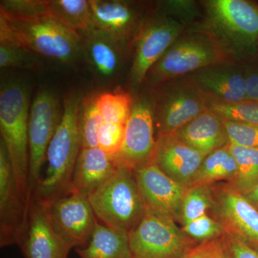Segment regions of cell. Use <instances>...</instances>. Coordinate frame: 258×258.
I'll return each instance as SVG.
<instances>
[{
	"instance_id": "obj_1",
	"label": "cell",
	"mask_w": 258,
	"mask_h": 258,
	"mask_svg": "<svg viewBox=\"0 0 258 258\" xmlns=\"http://www.w3.org/2000/svg\"><path fill=\"white\" fill-rule=\"evenodd\" d=\"M81 96L71 93L63 101L60 125L47 148L46 171L32 200L49 203L72 191L73 176L81 150L78 116Z\"/></svg>"
},
{
	"instance_id": "obj_2",
	"label": "cell",
	"mask_w": 258,
	"mask_h": 258,
	"mask_svg": "<svg viewBox=\"0 0 258 258\" xmlns=\"http://www.w3.org/2000/svg\"><path fill=\"white\" fill-rule=\"evenodd\" d=\"M30 90L20 80L2 82L0 89V131L6 147L17 186L28 204L32 198L29 191L30 151L29 115Z\"/></svg>"
},
{
	"instance_id": "obj_3",
	"label": "cell",
	"mask_w": 258,
	"mask_h": 258,
	"mask_svg": "<svg viewBox=\"0 0 258 258\" xmlns=\"http://www.w3.org/2000/svg\"><path fill=\"white\" fill-rule=\"evenodd\" d=\"M202 30L233 58L257 55L258 5L246 0H210Z\"/></svg>"
},
{
	"instance_id": "obj_4",
	"label": "cell",
	"mask_w": 258,
	"mask_h": 258,
	"mask_svg": "<svg viewBox=\"0 0 258 258\" xmlns=\"http://www.w3.org/2000/svg\"><path fill=\"white\" fill-rule=\"evenodd\" d=\"M16 42L37 55L71 63L83 55L78 32L47 15L19 20L0 15V40Z\"/></svg>"
},
{
	"instance_id": "obj_5",
	"label": "cell",
	"mask_w": 258,
	"mask_h": 258,
	"mask_svg": "<svg viewBox=\"0 0 258 258\" xmlns=\"http://www.w3.org/2000/svg\"><path fill=\"white\" fill-rule=\"evenodd\" d=\"M88 198L98 221L128 235L147 210L135 173L125 166L118 165L114 174Z\"/></svg>"
},
{
	"instance_id": "obj_6",
	"label": "cell",
	"mask_w": 258,
	"mask_h": 258,
	"mask_svg": "<svg viewBox=\"0 0 258 258\" xmlns=\"http://www.w3.org/2000/svg\"><path fill=\"white\" fill-rule=\"evenodd\" d=\"M232 60L211 36L198 30L189 35H180L151 69L144 82L155 87L166 81L189 76L203 68Z\"/></svg>"
},
{
	"instance_id": "obj_7",
	"label": "cell",
	"mask_w": 258,
	"mask_h": 258,
	"mask_svg": "<svg viewBox=\"0 0 258 258\" xmlns=\"http://www.w3.org/2000/svg\"><path fill=\"white\" fill-rule=\"evenodd\" d=\"M153 88L151 100L157 137L175 133L209 108L206 97L188 76Z\"/></svg>"
},
{
	"instance_id": "obj_8",
	"label": "cell",
	"mask_w": 258,
	"mask_h": 258,
	"mask_svg": "<svg viewBox=\"0 0 258 258\" xmlns=\"http://www.w3.org/2000/svg\"><path fill=\"white\" fill-rule=\"evenodd\" d=\"M128 241L133 258H181L198 244L174 220L149 210Z\"/></svg>"
},
{
	"instance_id": "obj_9",
	"label": "cell",
	"mask_w": 258,
	"mask_h": 258,
	"mask_svg": "<svg viewBox=\"0 0 258 258\" xmlns=\"http://www.w3.org/2000/svg\"><path fill=\"white\" fill-rule=\"evenodd\" d=\"M63 114L55 93L42 88L36 93L30 105L29 115V151H30V182L29 191L32 193L42 177V167L46 160L47 148L60 125Z\"/></svg>"
},
{
	"instance_id": "obj_10",
	"label": "cell",
	"mask_w": 258,
	"mask_h": 258,
	"mask_svg": "<svg viewBox=\"0 0 258 258\" xmlns=\"http://www.w3.org/2000/svg\"><path fill=\"white\" fill-rule=\"evenodd\" d=\"M183 26L167 15L150 16L136 40L130 81L139 86L148 73L181 35Z\"/></svg>"
},
{
	"instance_id": "obj_11",
	"label": "cell",
	"mask_w": 258,
	"mask_h": 258,
	"mask_svg": "<svg viewBox=\"0 0 258 258\" xmlns=\"http://www.w3.org/2000/svg\"><path fill=\"white\" fill-rule=\"evenodd\" d=\"M214 218L225 232L258 249V210L229 182L211 185Z\"/></svg>"
},
{
	"instance_id": "obj_12",
	"label": "cell",
	"mask_w": 258,
	"mask_h": 258,
	"mask_svg": "<svg viewBox=\"0 0 258 258\" xmlns=\"http://www.w3.org/2000/svg\"><path fill=\"white\" fill-rule=\"evenodd\" d=\"M154 132L152 100L139 98L133 103L125 124L123 145L113 157L117 165L135 171L152 162L157 143Z\"/></svg>"
},
{
	"instance_id": "obj_13",
	"label": "cell",
	"mask_w": 258,
	"mask_h": 258,
	"mask_svg": "<svg viewBox=\"0 0 258 258\" xmlns=\"http://www.w3.org/2000/svg\"><path fill=\"white\" fill-rule=\"evenodd\" d=\"M47 204L57 234L72 248L86 245L97 222L88 195L73 191Z\"/></svg>"
},
{
	"instance_id": "obj_14",
	"label": "cell",
	"mask_w": 258,
	"mask_h": 258,
	"mask_svg": "<svg viewBox=\"0 0 258 258\" xmlns=\"http://www.w3.org/2000/svg\"><path fill=\"white\" fill-rule=\"evenodd\" d=\"M92 28L134 46L139 32L149 18L147 10L134 2L91 0Z\"/></svg>"
},
{
	"instance_id": "obj_15",
	"label": "cell",
	"mask_w": 258,
	"mask_h": 258,
	"mask_svg": "<svg viewBox=\"0 0 258 258\" xmlns=\"http://www.w3.org/2000/svg\"><path fill=\"white\" fill-rule=\"evenodd\" d=\"M30 204L19 191L6 147L0 142V246L19 244L28 223Z\"/></svg>"
},
{
	"instance_id": "obj_16",
	"label": "cell",
	"mask_w": 258,
	"mask_h": 258,
	"mask_svg": "<svg viewBox=\"0 0 258 258\" xmlns=\"http://www.w3.org/2000/svg\"><path fill=\"white\" fill-rule=\"evenodd\" d=\"M134 173L147 210L181 222L187 189L166 175L153 161Z\"/></svg>"
},
{
	"instance_id": "obj_17",
	"label": "cell",
	"mask_w": 258,
	"mask_h": 258,
	"mask_svg": "<svg viewBox=\"0 0 258 258\" xmlns=\"http://www.w3.org/2000/svg\"><path fill=\"white\" fill-rule=\"evenodd\" d=\"M25 258H68L72 247L56 232L47 204L31 200L28 223L18 244Z\"/></svg>"
},
{
	"instance_id": "obj_18",
	"label": "cell",
	"mask_w": 258,
	"mask_h": 258,
	"mask_svg": "<svg viewBox=\"0 0 258 258\" xmlns=\"http://www.w3.org/2000/svg\"><path fill=\"white\" fill-rule=\"evenodd\" d=\"M188 76L208 101L227 103L249 101L245 69L232 62L208 66Z\"/></svg>"
},
{
	"instance_id": "obj_19",
	"label": "cell",
	"mask_w": 258,
	"mask_h": 258,
	"mask_svg": "<svg viewBox=\"0 0 258 258\" xmlns=\"http://www.w3.org/2000/svg\"><path fill=\"white\" fill-rule=\"evenodd\" d=\"M205 157L173 133L157 137L153 162L188 189Z\"/></svg>"
},
{
	"instance_id": "obj_20",
	"label": "cell",
	"mask_w": 258,
	"mask_h": 258,
	"mask_svg": "<svg viewBox=\"0 0 258 258\" xmlns=\"http://www.w3.org/2000/svg\"><path fill=\"white\" fill-rule=\"evenodd\" d=\"M83 55L99 77L112 79L119 73L130 47L111 35L92 28L78 32Z\"/></svg>"
},
{
	"instance_id": "obj_21",
	"label": "cell",
	"mask_w": 258,
	"mask_h": 258,
	"mask_svg": "<svg viewBox=\"0 0 258 258\" xmlns=\"http://www.w3.org/2000/svg\"><path fill=\"white\" fill-rule=\"evenodd\" d=\"M174 134L185 144L206 156L230 143L222 117L210 108Z\"/></svg>"
},
{
	"instance_id": "obj_22",
	"label": "cell",
	"mask_w": 258,
	"mask_h": 258,
	"mask_svg": "<svg viewBox=\"0 0 258 258\" xmlns=\"http://www.w3.org/2000/svg\"><path fill=\"white\" fill-rule=\"evenodd\" d=\"M117 167L114 158L99 147L81 149L73 176L72 191L89 195L109 179Z\"/></svg>"
},
{
	"instance_id": "obj_23",
	"label": "cell",
	"mask_w": 258,
	"mask_h": 258,
	"mask_svg": "<svg viewBox=\"0 0 258 258\" xmlns=\"http://www.w3.org/2000/svg\"><path fill=\"white\" fill-rule=\"evenodd\" d=\"M76 252L81 258H133L128 234L110 228L98 220L88 243L76 248Z\"/></svg>"
},
{
	"instance_id": "obj_24",
	"label": "cell",
	"mask_w": 258,
	"mask_h": 258,
	"mask_svg": "<svg viewBox=\"0 0 258 258\" xmlns=\"http://www.w3.org/2000/svg\"><path fill=\"white\" fill-rule=\"evenodd\" d=\"M237 174V162L227 144L205 157L189 188L200 185L211 186L220 181L230 182Z\"/></svg>"
},
{
	"instance_id": "obj_25",
	"label": "cell",
	"mask_w": 258,
	"mask_h": 258,
	"mask_svg": "<svg viewBox=\"0 0 258 258\" xmlns=\"http://www.w3.org/2000/svg\"><path fill=\"white\" fill-rule=\"evenodd\" d=\"M47 8L51 16L75 31L92 27L91 0H50Z\"/></svg>"
},
{
	"instance_id": "obj_26",
	"label": "cell",
	"mask_w": 258,
	"mask_h": 258,
	"mask_svg": "<svg viewBox=\"0 0 258 258\" xmlns=\"http://www.w3.org/2000/svg\"><path fill=\"white\" fill-rule=\"evenodd\" d=\"M97 94L88 95L80 103L78 126L81 149L98 147V133L103 123Z\"/></svg>"
},
{
	"instance_id": "obj_27",
	"label": "cell",
	"mask_w": 258,
	"mask_h": 258,
	"mask_svg": "<svg viewBox=\"0 0 258 258\" xmlns=\"http://www.w3.org/2000/svg\"><path fill=\"white\" fill-rule=\"evenodd\" d=\"M98 105L104 123L125 125L132 112L133 101L128 92L117 88L112 92L98 95Z\"/></svg>"
},
{
	"instance_id": "obj_28",
	"label": "cell",
	"mask_w": 258,
	"mask_h": 258,
	"mask_svg": "<svg viewBox=\"0 0 258 258\" xmlns=\"http://www.w3.org/2000/svg\"><path fill=\"white\" fill-rule=\"evenodd\" d=\"M228 145L237 164V176L229 183L241 191L258 180V149Z\"/></svg>"
},
{
	"instance_id": "obj_29",
	"label": "cell",
	"mask_w": 258,
	"mask_h": 258,
	"mask_svg": "<svg viewBox=\"0 0 258 258\" xmlns=\"http://www.w3.org/2000/svg\"><path fill=\"white\" fill-rule=\"evenodd\" d=\"M0 67L37 71L40 67L38 55L12 40H0Z\"/></svg>"
},
{
	"instance_id": "obj_30",
	"label": "cell",
	"mask_w": 258,
	"mask_h": 258,
	"mask_svg": "<svg viewBox=\"0 0 258 258\" xmlns=\"http://www.w3.org/2000/svg\"><path fill=\"white\" fill-rule=\"evenodd\" d=\"M212 205L211 186L200 185L189 188L183 201L180 222L184 225L206 215L208 210H211Z\"/></svg>"
},
{
	"instance_id": "obj_31",
	"label": "cell",
	"mask_w": 258,
	"mask_h": 258,
	"mask_svg": "<svg viewBox=\"0 0 258 258\" xmlns=\"http://www.w3.org/2000/svg\"><path fill=\"white\" fill-rule=\"evenodd\" d=\"M208 108L224 119L258 125V101L227 103L208 101Z\"/></svg>"
},
{
	"instance_id": "obj_32",
	"label": "cell",
	"mask_w": 258,
	"mask_h": 258,
	"mask_svg": "<svg viewBox=\"0 0 258 258\" xmlns=\"http://www.w3.org/2000/svg\"><path fill=\"white\" fill-rule=\"evenodd\" d=\"M0 15L7 18L28 20L50 15L45 0H3Z\"/></svg>"
},
{
	"instance_id": "obj_33",
	"label": "cell",
	"mask_w": 258,
	"mask_h": 258,
	"mask_svg": "<svg viewBox=\"0 0 258 258\" xmlns=\"http://www.w3.org/2000/svg\"><path fill=\"white\" fill-rule=\"evenodd\" d=\"M181 229L185 235L198 243L215 240L225 233L221 224L208 214L182 225Z\"/></svg>"
},
{
	"instance_id": "obj_34",
	"label": "cell",
	"mask_w": 258,
	"mask_h": 258,
	"mask_svg": "<svg viewBox=\"0 0 258 258\" xmlns=\"http://www.w3.org/2000/svg\"><path fill=\"white\" fill-rule=\"evenodd\" d=\"M222 120L230 143L258 149V125L232 121L224 118Z\"/></svg>"
},
{
	"instance_id": "obj_35",
	"label": "cell",
	"mask_w": 258,
	"mask_h": 258,
	"mask_svg": "<svg viewBox=\"0 0 258 258\" xmlns=\"http://www.w3.org/2000/svg\"><path fill=\"white\" fill-rule=\"evenodd\" d=\"M125 125L103 122L98 133V147L111 157L120 152L124 139Z\"/></svg>"
},
{
	"instance_id": "obj_36",
	"label": "cell",
	"mask_w": 258,
	"mask_h": 258,
	"mask_svg": "<svg viewBox=\"0 0 258 258\" xmlns=\"http://www.w3.org/2000/svg\"><path fill=\"white\" fill-rule=\"evenodd\" d=\"M223 240L232 258H258V249L235 236L225 232Z\"/></svg>"
},
{
	"instance_id": "obj_37",
	"label": "cell",
	"mask_w": 258,
	"mask_h": 258,
	"mask_svg": "<svg viewBox=\"0 0 258 258\" xmlns=\"http://www.w3.org/2000/svg\"><path fill=\"white\" fill-rule=\"evenodd\" d=\"M217 238L197 244L181 258H217Z\"/></svg>"
},
{
	"instance_id": "obj_38",
	"label": "cell",
	"mask_w": 258,
	"mask_h": 258,
	"mask_svg": "<svg viewBox=\"0 0 258 258\" xmlns=\"http://www.w3.org/2000/svg\"><path fill=\"white\" fill-rule=\"evenodd\" d=\"M249 101H258V69H245Z\"/></svg>"
},
{
	"instance_id": "obj_39",
	"label": "cell",
	"mask_w": 258,
	"mask_h": 258,
	"mask_svg": "<svg viewBox=\"0 0 258 258\" xmlns=\"http://www.w3.org/2000/svg\"><path fill=\"white\" fill-rule=\"evenodd\" d=\"M240 192L254 208L258 210V180Z\"/></svg>"
},
{
	"instance_id": "obj_40",
	"label": "cell",
	"mask_w": 258,
	"mask_h": 258,
	"mask_svg": "<svg viewBox=\"0 0 258 258\" xmlns=\"http://www.w3.org/2000/svg\"><path fill=\"white\" fill-rule=\"evenodd\" d=\"M217 258H232L224 242L223 235L217 238L216 244Z\"/></svg>"
},
{
	"instance_id": "obj_41",
	"label": "cell",
	"mask_w": 258,
	"mask_h": 258,
	"mask_svg": "<svg viewBox=\"0 0 258 258\" xmlns=\"http://www.w3.org/2000/svg\"><path fill=\"white\" fill-rule=\"evenodd\" d=\"M257 55H258V44H257Z\"/></svg>"
}]
</instances>
